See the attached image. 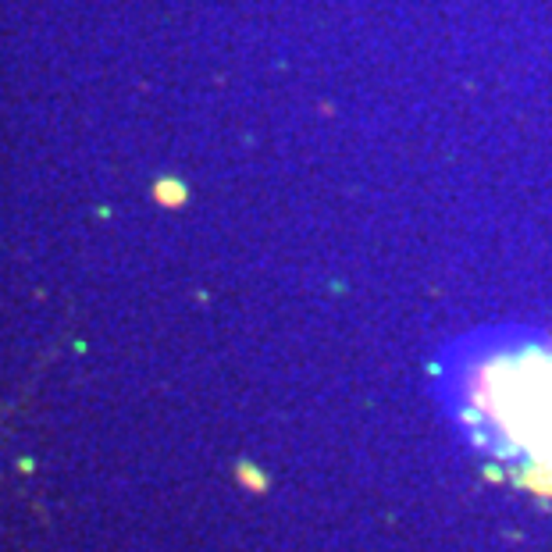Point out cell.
Returning <instances> with one entry per match:
<instances>
[{
	"label": "cell",
	"instance_id": "obj_1",
	"mask_svg": "<svg viewBox=\"0 0 552 552\" xmlns=\"http://www.w3.org/2000/svg\"><path fill=\"white\" fill-rule=\"evenodd\" d=\"M463 417L499 456L552 463V349H495L463 378Z\"/></svg>",
	"mask_w": 552,
	"mask_h": 552
}]
</instances>
